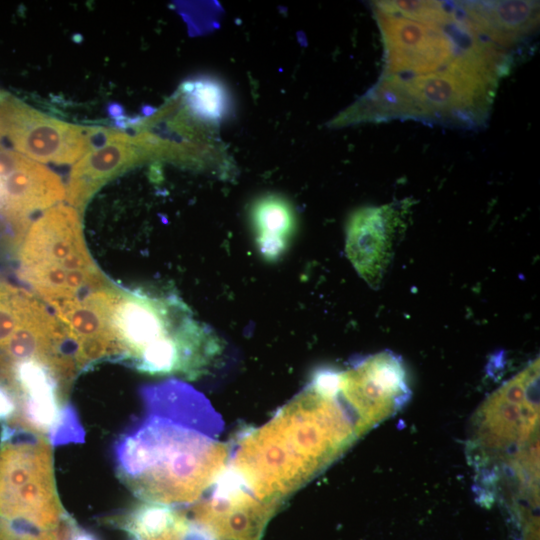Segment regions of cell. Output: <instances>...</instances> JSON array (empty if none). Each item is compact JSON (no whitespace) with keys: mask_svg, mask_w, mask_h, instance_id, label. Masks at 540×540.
<instances>
[{"mask_svg":"<svg viewBox=\"0 0 540 540\" xmlns=\"http://www.w3.org/2000/svg\"><path fill=\"white\" fill-rule=\"evenodd\" d=\"M143 410L115 440L118 478L142 501H196L226 468L223 423L200 392L178 379L141 390Z\"/></svg>","mask_w":540,"mask_h":540,"instance_id":"cell-1","label":"cell"},{"mask_svg":"<svg viewBox=\"0 0 540 540\" xmlns=\"http://www.w3.org/2000/svg\"><path fill=\"white\" fill-rule=\"evenodd\" d=\"M338 372L323 370L265 424L243 434L227 467L261 500H283L365 432L343 407Z\"/></svg>","mask_w":540,"mask_h":540,"instance_id":"cell-2","label":"cell"},{"mask_svg":"<svg viewBox=\"0 0 540 540\" xmlns=\"http://www.w3.org/2000/svg\"><path fill=\"white\" fill-rule=\"evenodd\" d=\"M83 299L103 322L116 361L139 372L196 380L224 351L222 339L175 293L110 282Z\"/></svg>","mask_w":540,"mask_h":540,"instance_id":"cell-3","label":"cell"},{"mask_svg":"<svg viewBox=\"0 0 540 540\" xmlns=\"http://www.w3.org/2000/svg\"><path fill=\"white\" fill-rule=\"evenodd\" d=\"M502 67L458 55L445 68L404 78L385 75L369 106L374 118H415L472 127L484 122Z\"/></svg>","mask_w":540,"mask_h":540,"instance_id":"cell-4","label":"cell"},{"mask_svg":"<svg viewBox=\"0 0 540 540\" xmlns=\"http://www.w3.org/2000/svg\"><path fill=\"white\" fill-rule=\"evenodd\" d=\"M18 275L49 307L110 283L85 244L78 211L59 203L31 223L18 250Z\"/></svg>","mask_w":540,"mask_h":540,"instance_id":"cell-5","label":"cell"},{"mask_svg":"<svg viewBox=\"0 0 540 540\" xmlns=\"http://www.w3.org/2000/svg\"><path fill=\"white\" fill-rule=\"evenodd\" d=\"M67 516L56 491L50 441L17 425L5 426L0 443V520L54 530Z\"/></svg>","mask_w":540,"mask_h":540,"instance_id":"cell-6","label":"cell"},{"mask_svg":"<svg viewBox=\"0 0 540 540\" xmlns=\"http://www.w3.org/2000/svg\"><path fill=\"white\" fill-rule=\"evenodd\" d=\"M101 128L69 124L0 93V145L36 162L71 164L91 148Z\"/></svg>","mask_w":540,"mask_h":540,"instance_id":"cell-7","label":"cell"},{"mask_svg":"<svg viewBox=\"0 0 540 540\" xmlns=\"http://www.w3.org/2000/svg\"><path fill=\"white\" fill-rule=\"evenodd\" d=\"M211 495L193 508V521L219 540H261L281 502L257 498L226 466Z\"/></svg>","mask_w":540,"mask_h":540,"instance_id":"cell-8","label":"cell"},{"mask_svg":"<svg viewBox=\"0 0 540 540\" xmlns=\"http://www.w3.org/2000/svg\"><path fill=\"white\" fill-rule=\"evenodd\" d=\"M66 196L60 177L46 166L0 145V212L20 240L35 212L47 210Z\"/></svg>","mask_w":540,"mask_h":540,"instance_id":"cell-9","label":"cell"},{"mask_svg":"<svg viewBox=\"0 0 540 540\" xmlns=\"http://www.w3.org/2000/svg\"><path fill=\"white\" fill-rule=\"evenodd\" d=\"M338 386L366 429L399 407L409 392L404 366L389 351L338 372Z\"/></svg>","mask_w":540,"mask_h":540,"instance_id":"cell-10","label":"cell"},{"mask_svg":"<svg viewBox=\"0 0 540 540\" xmlns=\"http://www.w3.org/2000/svg\"><path fill=\"white\" fill-rule=\"evenodd\" d=\"M376 17L384 40L386 75L432 73L445 68L457 55L443 28L380 10Z\"/></svg>","mask_w":540,"mask_h":540,"instance_id":"cell-11","label":"cell"},{"mask_svg":"<svg viewBox=\"0 0 540 540\" xmlns=\"http://www.w3.org/2000/svg\"><path fill=\"white\" fill-rule=\"evenodd\" d=\"M403 217L394 205L356 210L346 227V253L358 274L378 288L392 261L403 230Z\"/></svg>","mask_w":540,"mask_h":540,"instance_id":"cell-12","label":"cell"},{"mask_svg":"<svg viewBox=\"0 0 540 540\" xmlns=\"http://www.w3.org/2000/svg\"><path fill=\"white\" fill-rule=\"evenodd\" d=\"M105 140L90 149L71 169L66 188L68 205L84 209L109 180L120 176L141 159L144 147L126 133L104 131Z\"/></svg>","mask_w":540,"mask_h":540,"instance_id":"cell-13","label":"cell"},{"mask_svg":"<svg viewBox=\"0 0 540 540\" xmlns=\"http://www.w3.org/2000/svg\"><path fill=\"white\" fill-rule=\"evenodd\" d=\"M475 31L492 44L510 46L536 28L539 3L535 1L457 2Z\"/></svg>","mask_w":540,"mask_h":540,"instance_id":"cell-14","label":"cell"},{"mask_svg":"<svg viewBox=\"0 0 540 540\" xmlns=\"http://www.w3.org/2000/svg\"><path fill=\"white\" fill-rule=\"evenodd\" d=\"M250 223L263 259L277 261L287 252L296 230V216L284 197L268 194L256 199L250 209Z\"/></svg>","mask_w":540,"mask_h":540,"instance_id":"cell-15","label":"cell"},{"mask_svg":"<svg viewBox=\"0 0 540 540\" xmlns=\"http://www.w3.org/2000/svg\"><path fill=\"white\" fill-rule=\"evenodd\" d=\"M184 517L172 506L143 501L125 513L118 522L138 540H153L173 530Z\"/></svg>","mask_w":540,"mask_h":540,"instance_id":"cell-16","label":"cell"},{"mask_svg":"<svg viewBox=\"0 0 540 540\" xmlns=\"http://www.w3.org/2000/svg\"><path fill=\"white\" fill-rule=\"evenodd\" d=\"M185 104L192 115L205 121H219L230 109L225 86L213 77H200L182 85Z\"/></svg>","mask_w":540,"mask_h":540,"instance_id":"cell-17","label":"cell"},{"mask_svg":"<svg viewBox=\"0 0 540 540\" xmlns=\"http://www.w3.org/2000/svg\"><path fill=\"white\" fill-rule=\"evenodd\" d=\"M377 10L419 23L443 28L454 17V9L439 1H379Z\"/></svg>","mask_w":540,"mask_h":540,"instance_id":"cell-18","label":"cell"},{"mask_svg":"<svg viewBox=\"0 0 540 540\" xmlns=\"http://www.w3.org/2000/svg\"><path fill=\"white\" fill-rule=\"evenodd\" d=\"M0 540H63V528L54 530L15 529L0 523Z\"/></svg>","mask_w":540,"mask_h":540,"instance_id":"cell-19","label":"cell"},{"mask_svg":"<svg viewBox=\"0 0 540 540\" xmlns=\"http://www.w3.org/2000/svg\"><path fill=\"white\" fill-rule=\"evenodd\" d=\"M18 404L15 396L10 390L0 384V421L9 419L16 415Z\"/></svg>","mask_w":540,"mask_h":540,"instance_id":"cell-20","label":"cell"},{"mask_svg":"<svg viewBox=\"0 0 540 540\" xmlns=\"http://www.w3.org/2000/svg\"><path fill=\"white\" fill-rule=\"evenodd\" d=\"M0 241H9L13 244H19V238L12 225L0 212Z\"/></svg>","mask_w":540,"mask_h":540,"instance_id":"cell-21","label":"cell"},{"mask_svg":"<svg viewBox=\"0 0 540 540\" xmlns=\"http://www.w3.org/2000/svg\"><path fill=\"white\" fill-rule=\"evenodd\" d=\"M153 540H180L178 528L176 527L168 533Z\"/></svg>","mask_w":540,"mask_h":540,"instance_id":"cell-22","label":"cell"}]
</instances>
